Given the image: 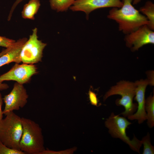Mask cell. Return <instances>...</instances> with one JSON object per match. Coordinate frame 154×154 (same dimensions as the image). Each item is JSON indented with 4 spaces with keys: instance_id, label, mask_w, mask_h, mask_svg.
<instances>
[{
    "instance_id": "cell-18",
    "label": "cell",
    "mask_w": 154,
    "mask_h": 154,
    "mask_svg": "<svg viewBox=\"0 0 154 154\" xmlns=\"http://www.w3.org/2000/svg\"><path fill=\"white\" fill-rule=\"evenodd\" d=\"M0 154H26L20 150L9 147L0 141Z\"/></svg>"
},
{
    "instance_id": "cell-25",
    "label": "cell",
    "mask_w": 154,
    "mask_h": 154,
    "mask_svg": "<svg viewBox=\"0 0 154 154\" xmlns=\"http://www.w3.org/2000/svg\"><path fill=\"white\" fill-rule=\"evenodd\" d=\"M13 47L6 48V49L3 50L0 53V56L6 53Z\"/></svg>"
},
{
    "instance_id": "cell-16",
    "label": "cell",
    "mask_w": 154,
    "mask_h": 154,
    "mask_svg": "<svg viewBox=\"0 0 154 154\" xmlns=\"http://www.w3.org/2000/svg\"><path fill=\"white\" fill-rule=\"evenodd\" d=\"M76 0H50L51 8L57 12L67 11Z\"/></svg>"
},
{
    "instance_id": "cell-10",
    "label": "cell",
    "mask_w": 154,
    "mask_h": 154,
    "mask_svg": "<svg viewBox=\"0 0 154 154\" xmlns=\"http://www.w3.org/2000/svg\"><path fill=\"white\" fill-rule=\"evenodd\" d=\"M123 4L122 0H76L70 9L74 11H83L88 18L90 13L95 10L106 7L120 8Z\"/></svg>"
},
{
    "instance_id": "cell-14",
    "label": "cell",
    "mask_w": 154,
    "mask_h": 154,
    "mask_svg": "<svg viewBox=\"0 0 154 154\" xmlns=\"http://www.w3.org/2000/svg\"><path fill=\"white\" fill-rule=\"evenodd\" d=\"M139 11L147 18L149 22L148 25L151 30H154V4L150 1H148L143 6L140 8Z\"/></svg>"
},
{
    "instance_id": "cell-21",
    "label": "cell",
    "mask_w": 154,
    "mask_h": 154,
    "mask_svg": "<svg viewBox=\"0 0 154 154\" xmlns=\"http://www.w3.org/2000/svg\"><path fill=\"white\" fill-rule=\"evenodd\" d=\"M88 95L90 103L91 105L98 106V100L96 94L90 89L88 92Z\"/></svg>"
},
{
    "instance_id": "cell-22",
    "label": "cell",
    "mask_w": 154,
    "mask_h": 154,
    "mask_svg": "<svg viewBox=\"0 0 154 154\" xmlns=\"http://www.w3.org/2000/svg\"><path fill=\"white\" fill-rule=\"evenodd\" d=\"M23 0H16L15 2L14 3L13 5L11 8L10 10L9 16L8 18V20H10L11 19V17L12 16L13 12L15 9V8L16 6L18 5L22 2Z\"/></svg>"
},
{
    "instance_id": "cell-7",
    "label": "cell",
    "mask_w": 154,
    "mask_h": 154,
    "mask_svg": "<svg viewBox=\"0 0 154 154\" xmlns=\"http://www.w3.org/2000/svg\"><path fill=\"white\" fill-rule=\"evenodd\" d=\"M28 97L23 84L15 82L11 92L3 98L5 104L3 114L6 115L10 112L24 107L27 103Z\"/></svg>"
},
{
    "instance_id": "cell-12",
    "label": "cell",
    "mask_w": 154,
    "mask_h": 154,
    "mask_svg": "<svg viewBox=\"0 0 154 154\" xmlns=\"http://www.w3.org/2000/svg\"><path fill=\"white\" fill-rule=\"evenodd\" d=\"M27 40L26 38L18 40L17 44L5 54L0 56V67L11 62H21L20 53L22 48Z\"/></svg>"
},
{
    "instance_id": "cell-17",
    "label": "cell",
    "mask_w": 154,
    "mask_h": 154,
    "mask_svg": "<svg viewBox=\"0 0 154 154\" xmlns=\"http://www.w3.org/2000/svg\"><path fill=\"white\" fill-rule=\"evenodd\" d=\"M141 141L143 146L142 154H154V147L151 143L150 135L149 132L142 138Z\"/></svg>"
},
{
    "instance_id": "cell-24",
    "label": "cell",
    "mask_w": 154,
    "mask_h": 154,
    "mask_svg": "<svg viewBox=\"0 0 154 154\" xmlns=\"http://www.w3.org/2000/svg\"><path fill=\"white\" fill-rule=\"evenodd\" d=\"M9 86L6 83H3L0 82V90H3L8 89Z\"/></svg>"
},
{
    "instance_id": "cell-20",
    "label": "cell",
    "mask_w": 154,
    "mask_h": 154,
    "mask_svg": "<svg viewBox=\"0 0 154 154\" xmlns=\"http://www.w3.org/2000/svg\"><path fill=\"white\" fill-rule=\"evenodd\" d=\"M77 148L74 147L64 151H56L50 150H44L40 152L39 154H72L76 150Z\"/></svg>"
},
{
    "instance_id": "cell-9",
    "label": "cell",
    "mask_w": 154,
    "mask_h": 154,
    "mask_svg": "<svg viewBox=\"0 0 154 154\" xmlns=\"http://www.w3.org/2000/svg\"><path fill=\"white\" fill-rule=\"evenodd\" d=\"M124 40L126 46L132 51L138 50L143 45L154 43V32L147 25L125 35Z\"/></svg>"
},
{
    "instance_id": "cell-2",
    "label": "cell",
    "mask_w": 154,
    "mask_h": 154,
    "mask_svg": "<svg viewBox=\"0 0 154 154\" xmlns=\"http://www.w3.org/2000/svg\"><path fill=\"white\" fill-rule=\"evenodd\" d=\"M23 132L19 148L25 154H39L45 150L42 129L39 125L29 119L22 117Z\"/></svg>"
},
{
    "instance_id": "cell-5",
    "label": "cell",
    "mask_w": 154,
    "mask_h": 154,
    "mask_svg": "<svg viewBox=\"0 0 154 154\" xmlns=\"http://www.w3.org/2000/svg\"><path fill=\"white\" fill-rule=\"evenodd\" d=\"M124 117L119 115H116L112 112L105 121V126L108 129V132L113 138H119L127 144L133 151L140 153V149L142 144L141 140L134 135L132 139L130 140L127 135L126 129L131 124Z\"/></svg>"
},
{
    "instance_id": "cell-15",
    "label": "cell",
    "mask_w": 154,
    "mask_h": 154,
    "mask_svg": "<svg viewBox=\"0 0 154 154\" xmlns=\"http://www.w3.org/2000/svg\"><path fill=\"white\" fill-rule=\"evenodd\" d=\"M145 109L147 114V124L149 128L154 126V95L151 94L145 100Z\"/></svg>"
},
{
    "instance_id": "cell-8",
    "label": "cell",
    "mask_w": 154,
    "mask_h": 154,
    "mask_svg": "<svg viewBox=\"0 0 154 154\" xmlns=\"http://www.w3.org/2000/svg\"><path fill=\"white\" fill-rule=\"evenodd\" d=\"M37 72V68L34 64L15 63L8 71L0 76V82L13 80L23 84L28 83Z\"/></svg>"
},
{
    "instance_id": "cell-19",
    "label": "cell",
    "mask_w": 154,
    "mask_h": 154,
    "mask_svg": "<svg viewBox=\"0 0 154 154\" xmlns=\"http://www.w3.org/2000/svg\"><path fill=\"white\" fill-rule=\"evenodd\" d=\"M18 40L16 41L13 39L5 37L0 36V46L6 48H12L15 46L18 43Z\"/></svg>"
},
{
    "instance_id": "cell-13",
    "label": "cell",
    "mask_w": 154,
    "mask_h": 154,
    "mask_svg": "<svg viewBox=\"0 0 154 154\" xmlns=\"http://www.w3.org/2000/svg\"><path fill=\"white\" fill-rule=\"evenodd\" d=\"M40 6L39 0H30L24 5L21 12V16L24 19L34 20Z\"/></svg>"
},
{
    "instance_id": "cell-6",
    "label": "cell",
    "mask_w": 154,
    "mask_h": 154,
    "mask_svg": "<svg viewBox=\"0 0 154 154\" xmlns=\"http://www.w3.org/2000/svg\"><path fill=\"white\" fill-rule=\"evenodd\" d=\"M32 31V34L24 44L21 52V60L23 63L34 64L41 61L43 50L46 45L38 39L37 29L35 27Z\"/></svg>"
},
{
    "instance_id": "cell-1",
    "label": "cell",
    "mask_w": 154,
    "mask_h": 154,
    "mask_svg": "<svg viewBox=\"0 0 154 154\" xmlns=\"http://www.w3.org/2000/svg\"><path fill=\"white\" fill-rule=\"evenodd\" d=\"M133 0H122V6L120 8H112L107 15L108 19L118 24L119 31L125 35L149 24L146 17L133 5Z\"/></svg>"
},
{
    "instance_id": "cell-26",
    "label": "cell",
    "mask_w": 154,
    "mask_h": 154,
    "mask_svg": "<svg viewBox=\"0 0 154 154\" xmlns=\"http://www.w3.org/2000/svg\"><path fill=\"white\" fill-rule=\"evenodd\" d=\"M141 0H133V5H136L141 1Z\"/></svg>"
},
{
    "instance_id": "cell-11",
    "label": "cell",
    "mask_w": 154,
    "mask_h": 154,
    "mask_svg": "<svg viewBox=\"0 0 154 154\" xmlns=\"http://www.w3.org/2000/svg\"><path fill=\"white\" fill-rule=\"evenodd\" d=\"M135 82L136 88L134 100L137 102V108L136 112L127 117L131 120H136L138 123L141 124L147 120V114L145 109V93L146 87L149 85V83L147 79H141Z\"/></svg>"
},
{
    "instance_id": "cell-3",
    "label": "cell",
    "mask_w": 154,
    "mask_h": 154,
    "mask_svg": "<svg viewBox=\"0 0 154 154\" xmlns=\"http://www.w3.org/2000/svg\"><path fill=\"white\" fill-rule=\"evenodd\" d=\"M0 120V141L11 148L20 149V141L23 132L21 117L10 112Z\"/></svg>"
},
{
    "instance_id": "cell-4",
    "label": "cell",
    "mask_w": 154,
    "mask_h": 154,
    "mask_svg": "<svg viewBox=\"0 0 154 154\" xmlns=\"http://www.w3.org/2000/svg\"><path fill=\"white\" fill-rule=\"evenodd\" d=\"M136 88L135 82L121 81L112 86L106 92L104 97V100L105 101L108 97L114 95H120L121 98L117 99L115 103L117 106H123L124 107L125 111L120 114L124 117H127L134 114L137 108V104L133 102Z\"/></svg>"
},
{
    "instance_id": "cell-23",
    "label": "cell",
    "mask_w": 154,
    "mask_h": 154,
    "mask_svg": "<svg viewBox=\"0 0 154 154\" xmlns=\"http://www.w3.org/2000/svg\"><path fill=\"white\" fill-rule=\"evenodd\" d=\"M3 102L2 96L1 93L0 92V120L3 119V111L2 110V106Z\"/></svg>"
}]
</instances>
